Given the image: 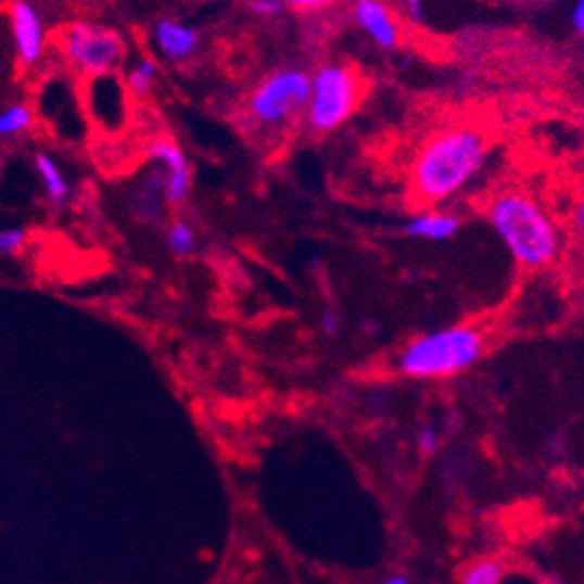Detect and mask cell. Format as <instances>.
I'll use <instances>...</instances> for the list:
<instances>
[{"label": "cell", "instance_id": "cell-1", "mask_svg": "<svg viewBox=\"0 0 584 584\" xmlns=\"http://www.w3.org/2000/svg\"><path fill=\"white\" fill-rule=\"evenodd\" d=\"M492 136L473 122L435 126L419 140L408 166V193L419 207H445L466 193L492 156Z\"/></svg>", "mask_w": 584, "mask_h": 584}, {"label": "cell", "instance_id": "cell-2", "mask_svg": "<svg viewBox=\"0 0 584 584\" xmlns=\"http://www.w3.org/2000/svg\"><path fill=\"white\" fill-rule=\"evenodd\" d=\"M484 217L508 250L512 262L524 270L555 266L563 250V236L557 219L531 191L506 187L490 196Z\"/></svg>", "mask_w": 584, "mask_h": 584}, {"label": "cell", "instance_id": "cell-3", "mask_svg": "<svg viewBox=\"0 0 584 584\" xmlns=\"http://www.w3.org/2000/svg\"><path fill=\"white\" fill-rule=\"evenodd\" d=\"M486 350V335L473 323H454L412 338L396 359L410 380H445L473 368Z\"/></svg>", "mask_w": 584, "mask_h": 584}, {"label": "cell", "instance_id": "cell-4", "mask_svg": "<svg viewBox=\"0 0 584 584\" xmlns=\"http://www.w3.org/2000/svg\"><path fill=\"white\" fill-rule=\"evenodd\" d=\"M313 73L299 66H284L262 77L245 101V119L264 134L284 131L305 115L310 101Z\"/></svg>", "mask_w": 584, "mask_h": 584}, {"label": "cell", "instance_id": "cell-5", "mask_svg": "<svg viewBox=\"0 0 584 584\" xmlns=\"http://www.w3.org/2000/svg\"><path fill=\"white\" fill-rule=\"evenodd\" d=\"M364 99V79L343 61H327L313 71L310 101L305 107V126L317 136H329L345 126Z\"/></svg>", "mask_w": 584, "mask_h": 584}, {"label": "cell", "instance_id": "cell-6", "mask_svg": "<svg viewBox=\"0 0 584 584\" xmlns=\"http://www.w3.org/2000/svg\"><path fill=\"white\" fill-rule=\"evenodd\" d=\"M61 52L77 75L96 79L112 75L122 66L126 45L115 28L91 22H73L61 34Z\"/></svg>", "mask_w": 584, "mask_h": 584}, {"label": "cell", "instance_id": "cell-7", "mask_svg": "<svg viewBox=\"0 0 584 584\" xmlns=\"http://www.w3.org/2000/svg\"><path fill=\"white\" fill-rule=\"evenodd\" d=\"M144 156H148L161 173H164L168 205L173 207L185 205L191 196L193 170H191L185 150L180 148V142L168 136H158L148 142Z\"/></svg>", "mask_w": 584, "mask_h": 584}, {"label": "cell", "instance_id": "cell-8", "mask_svg": "<svg viewBox=\"0 0 584 584\" xmlns=\"http://www.w3.org/2000/svg\"><path fill=\"white\" fill-rule=\"evenodd\" d=\"M10 26L14 40V54H17L20 66L26 71L36 68L42 61L47 47L45 20L36 3H30V0H12Z\"/></svg>", "mask_w": 584, "mask_h": 584}, {"label": "cell", "instance_id": "cell-9", "mask_svg": "<svg viewBox=\"0 0 584 584\" xmlns=\"http://www.w3.org/2000/svg\"><path fill=\"white\" fill-rule=\"evenodd\" d=\"M352 22L366 40L382 52H394L401 45V22L386 0H352Z\"/></svg>", "mask_w": 584, "mask_h": 584}, {"label": "cell", "instance_id": "cell-10", "mask_svg": "<svg viewBox=\"0 0 584 584\" xmlns=\"http://www.w3.org/2000/svg\"><path fill=\"white\" fill-rule=\"evenodd\" d=\"M203 45V38L199 34L196 26H191L187 22L173 20V17H161L152 26V47L158 56H164L166 61L173 63H185L191 61L199 54Z\"/></svg>", "mask_w": 584, "mask_h": 584}, {"label": "cell", "instance_id": "cell-11", "mask_svg": "<svg viewBox=\"0 0 584 584\" xmlns=\"http://www.w3.org/2000/svg\"><path fill=\"white\" fill-rule=\"evenodd\" d=\"M464 229V217L449 207H419L403 224V236L421 242H447Z\"/></svg>", "mask_w": 584, "mask_h": 584}, {"label": "cell", "instance_id": "cell-12", "mask_svg": "<svg viewBox=\"0 0 584 584\" xmlns=\"http://www.w3.org/2000/svg\"><path fill=\"white\" fill-rule=\"evenodd\" d=\"M34 168L38 180L45 189V199L50 201L52 207L63 210L71 205L73 199V185L68 180L66 170L59 166V161L50 152H36L34 154Z\"/></svg>", "mask_w": 584, "mask_h": 584}, {"label": "cell", "instance_id": "cell-13", "mask_svg": "<svg viewBox=\"0 0 584 584\" xmlns=\"http://www.w3.org/2000/svg\"><path fill=\"white\" fill-rule=\"evenodd\" d=\"M134 196H136V215L142 221L154 224L161 217V207H164L168 203L164 173H161L158 168L150 170L140 180V185H138Z\"/></svg>", "mask_w": 584, "mask_h": 584}, {"label": "cell", "instance_id": "cell-14", "mask_svg": "<svg viewBox=\"0 0 584 584\" xmlns=\"http://www.w3.org/2000/svg\"><path fill=\"white\" fill-rule=\"evenodd\" d=\"M36 124V112L28 103H12L0 110V142L17 140Z\"/></svg>", "mask_w": 584, "mask_h": 584}, {"label": "cell", "instance_id": "cell-15", "mask_svg": "<svg viewBox=\"0 0 584 584\" xmlns=\"http://www.w3.org/2000/svg\"><path fill=\"white\" fill-rule=\"evenodd\" d=\"M164 240H166V250L177 258H189L196 254V247H199L196 231H193V226L185 219H173L166 226Z\"/></svg>", "mask_w": 584, "mask_h": 584}, {"label": "cell", "instance_id": "cell-16", "mask_svg": "<svg viewBox=\"0 0 584 584\" xmlns=\"http://www.w3.org/2000/svg\"><path fill=\"white\" fill-rule=\"evenodd\" d=\"M158 79V63L152 56H144L136 61L131 68L126 73V87L131 89L136 99H148V96L154 91Z\"/></svg>", "mask_w": 584, "mask_h": 584}, {"label": "cell", "instance_id": "cell-17", "mask_svg": "<svg viewBox=\"0 0 584 584\" xmlns=\"http://www.w3.org/2000/svg\"><path fill=\"white\" fill-rule=\"evenodd\" d=\"M506 573L508 568L500 559L484 557L464 568V573L459 575V584H503Z\"/></svg>", "mask_w": 584, "mask_h": 584}, {"label": "cell", "instance_id": "cell-18", "mask_svg": "<svg viewBox=\"0 0 584 584\" xmlns=\"http://www.w3.org/2000/svg\"><path fill=\"white\" fill-rule=\"evenodd\" d=\"M28 245V229L22 224L3 226L0 229V258L20 256Z\"/></svg>", "mask_w": 584, "mask_h": 584}, {"label": "cell", "instance_id": "cell-19", "mask_svg": "<svg viewBox=\"0 0 584 584\" xmlns=\"http://www.w3.org/2000/svg\"><path fill=\"white\" fill-rule=\"evenodd\" d=\"M247 8L252 14L262 20H275L287 10L282 5V0H247Z\"/></svg>", "mask_w": 584, "mask_h": 584}, {"label": "cell", "instance_id": "cell-20", "mask_svg": "<svg viewBox=\"0 0 584 584\" xmlns=\"http://www.w3.org/2000/svg\"><path fill=\"white\" fill-rule=\"evenodd\" d=\"M333 3L335 0H282V5L287 10L299 12V14H317V12L329 10Z\"/></svg>", "mask_w": 584, "mask_h": 584}, {"label": "cell", "instance_id": "cell-21", "mask_svg": "<svg viewBox=\"0 0 584 584\" xmlns=\"http://www.w3.org/2000/svg\"><path fill=\"white\" fill-rule=\"evenodd\" d=\"M417 445H419L421 454H427V457H431V454H435L437 449H441V433H437L435 427H424L417 433Z\"/></svg>", "mask_w": 584, "mask_h": 584}, {"label": "cell", "instance_id": "cell-22", "mask_svg": "<svg viewBox=\"0 0 584 584\" xmlns=\"http://www.w3.org/2000/svg\"><path fill=\"white\" fill-rule=\"evenodd\" d=\"M319 329L329 338H335L340 333V329H343V317H340L335 307H327V310L319 315Z\"/></svg>", "mask_w": 584, "mask_h": 584}, {"label": "cell", "instance_id": "cell-23", "mask_svg": "<svg viewBox=\"0 0 584 584\" xmlns=\"http://www.w3.org/2000/svg\"><path fill=\"white\" fill-rule=\"evenodd\" d=\"M403 12L412 24H424L427 20V10H429V0H401Z\"/></svg>", "mask_w": 584, "mask_h": 584}, {"label": "cell", "instance_id": "cell-24", "mask_svg": "<svg viewBox=\"0 0 584 584\" xmlns=\"http://www.w3.org/2000/svg\"><path fill=\"white\" fill-rule=\"evenodd\" d=\"M568 22H571L573 34L584 40V0H575L571 5V12H568Z\"/></svg>", "mask_w": 584, "mask_h": 584}, {"label": "cell", "instance_id": "cell-25", "mask_svg": "<svg viewBox=\"0 0 584 584\" xmlns=\"http://www.w3.org/2000/svg\"><path fill=\"white\" fill-rule=\"evenodd\" d=\"M571 221H573V226H575V231H577V233H584V189L580 191V196L575 199Z\"/></svg>", "mask_w": 584, "mask_h": 584}, {"label": "cell", "instance_id": "cell-26", "mask_svg": "<svg viewBox=\"0 0 584 584\" xmlns=\"http://www.w3.org/2000/svg\"><path fill=\"white\" fill-rule=\"evenodd\" d=\"M380 584H410V580L408 577H405V575H389V577H384Z\"/></svg>", "mask_w": 584, "mask_h": 584}]
</instances>
